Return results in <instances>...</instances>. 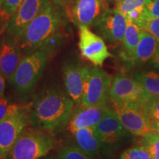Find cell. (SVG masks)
<instances>
[{"instance_id": "obj_1", "label": "cell", "mask_w": 159, "mask_h": 159, "mask_svg": "<svg viewBox=\"0 0 159 159\" xmlns=\"http://www.w3.org/2000/svg\"><path fill=\"white\" fill-rule=\"evenodd\" d=\"M74 105L67 93L61 89H46L30 104V125L49 131L63 128L67 125Z\"/></svg>"}, {"instance_id": "obj_2", "label": "cell", "mask_w": 159, "mask_h": 159, "mask_svg": "<svg viewBox=\"0 0 159 159\" xmlns=\"http://www.w3.org/2000/svg\"><path fill=\"white\" fill-rule=\"evenodd\" d=\"M64 18L63 7L49 4L29 24L19 37L22 52L25 55L45 45L57 44Z\"/></svg>"}, {"instance_id": "obj_3", "label": "cell", "mask_w": 159, "mask_h": 159, "mask_svg": "<svg viewBox=\"0 0 159 159\" xmlns=\"http://www.w3.org/2000/svg\"><path fill=\"white\" fill-rule=\"evenodd\" d=\"M56 45H45L24 55L14 74L9 79L16 94L25 96L31 92L42 75Z\"/></svg>"}, {"instance_id": "obj_4", "label": "cell", "mask_w": 159, "mask_h": 159, "mask_svg": "<svg viewBox=\"0 0 159 159\" xmlns=\"http://www.w3.org/2000/svg\"><path fill=\"white\" fill-rule=\"evenodd\" d=\"M57 141L49 130L26 128L6 159H41L55 148Z\"/></svg>"}, {"instance_id": "obj_5", "label": "cell", "mask_w": 159, "mask_h": 159, "mask_svg": "<svg viewBox=\"0 0 159 159\" xmlns=\"http://www.w3.org/2000/svg\"><path fill=\"white\" fill-rule=\"evenodd\" d=\"M83 93L80 103L83 106L106 105L112 83L111 77L98 66L82 67Z\"/></svg>"}, {"instance_id": "obj_6", "label": "cell", "mask_w": 159, "mask_h": 159, "mask_svg": "<svg viewBox=\"0 0 159 159\" xmlns=\"http://www.w3.org/2000/svg\"><path fill=\"white\" fill-rule=\"evenodd\" d=\"M30 125V104H21L0 122V158L6 159L24 130Z\"/></svg>"}, {"instance_id": "obj_7", "label": "cell", "mask_w": 159, "mask_h": 159, "mask_svg": "<svg viewBox=\"0 0 159 159\" xmlns=\"http://www.w3.org/2000/svg\"><path fill=\"white\" fill-rule=\"evenodd\" d=\"M95 128L100 142L101 152L105 156H110L118 150L130 134L112 109H109Z\"/></svg>"}, {"instance_id": "obj_8", "label": "cell", "mask_w": 159, "mask_h": 159, "mask_svg": "<svg viewBox=\"0 0 159 159\" xmlns=\"http://www.w3.org/2000/svg\"><path fill=\"white\" fill-rule=\"evenodd\" d=\"M109 97L112 102L134 103L142 106L148 95L140 83L123 74L116 75L111 83Z\"/></svg>"}, {"instance_id": "obj_9", "label": "cell", "mask_w": 159, "mask_h": 159, "mask_svg": "<svg viewBox=\"0 0 159 159\" xmlns=\"http://www.w3.org/2000/svg\"><path fill=\"white\" fill-rule=\"evenodd\" d=\"M112 110L130 134L142 137L153 132L141 105L130 102H113Z\"/></svg>"}, {"instance_id": "obj_10", "label": "cell", "mask_w": 159, "mask_h": 159, "mask_svg": "<svg viewBox=\"0 0 159 159\" xmlns=\"http://www.w3.org/2000/svg\"><path fill=\"white\" fill-rule=\"evenodd\" d=\"M107 0H74L67 7L66 15L77 27H91L108 8Z\"/></svg>"}, {"instance_id": "obj_11", "label": "cell", "mask_w": 159, "mask_h": 159, "mask_svg": "<svg viewBox=\"0 0 159 159\" xmlns=\"http://www.w3.org/2000/svg\"><path fill=\"white\" fill-rule=\"evenodd\" d=\"M128 19L116 8L108 7L93 25L97 34L112 44L122 42L126 30Z\"/></svg>"}, {"instance_id": "obj_12", "label": "cell", "mask_w": 159, "mask_h": 159, "mask_svg": "<svg viewBox=\"0 0 159 159\" xmlns=\"http://www.w3.org/2000/svg\"><path fill=\"white\" fill-rule=\"evenodd\" d=\"M78 28V47L81 55L94 66H102L105 60L112 57L104 39L88 27L81 26Z\"/></svg>"}, {"instance_id": "obj_13", "label": "cell", "mask_w": 159, "mask_h": 159, "mask_svg": "<svg viewBox=\"0 0 159 159\" xmlns=\"http://www.w3.org/2000/svg\"><path fill=\"white\" fill-rule=\"evenodd\" d=\"M49 4L51 0H23L9 19L6 34L19 39L29 24Z\"/></svg>"}, {"instance_id": "obj_14", "label": "cell", "mask_w": 159, "mask_h": 159, "mask_svg": "<svg viewBox=\"0 0 159 159\" xmlns=\"http://www.w3.org/2000/svg\"><path fill=\"white\" fill-rule=\"evenodd\" d=\"M19 39L5 35L0 40V74L5 80L13 76L22 59Z\"/></svg>"}, {"instance_id": "obj_15", "label": "cell", "mask_w": 159, "mask_h": 159, "mask_svg": "<svg viewBox=\"0 0 159 159\" xmlns=\"http://www.w3.org/2000/svg\"><path fill=\"white\" fill-rule=\"evenodd\" d=\"M109 109L106 105L90 107L78 105L75 109L73 108L67 122L68 130L72 134L78 129L95 127Z\"/></svg>"}, {"instance_id": "obj_16", "label": "cell", "mask_w": 159, "mask_h": 159, "mask_svg": "<svg viewBox=\"0 0 159 159\" xmlns=\"http://www.w3.org/2000/svg\"><path fill=\"white\" fill-rule=\"evenodd\" d=\"M82 66L77 60H69L63 65V75L67 94L75 105L80 103L83 93Z\"/></svg>"}, {"instance_id": "obj_17", "label": "cell", "mask_w": 159, "mask_h": 159, "mask_svg": "<svg viewBox=\"0 0 159 159\" xmlns=\"http://www.w3.org/2000/svg\"><path fill=\"white\" fill-rule=\"evenodd\" d=\"M71 135V144L92 159L98 158L101 152V144L95 127L78 129Z\"/></svg>"}, {"instance_id": "obj_18", "label": "cell", "mask_w": 159, "mask_h": 159, "mask_svg": "<svg viewBox=\"0 0 159 159\" xmlns=\"http://www.w3.org/2000/svg\"><path fill=\"white\" fill-rule=\"evenodd\" d=\"M158 45L156 39L148 32L144 30L134 54L128 63L131 66H141L150 61L156 53Z\"/></svg>"}, {"instance_id": "obj_19", "label": "cell", "mask_w": 159, "mask_h": 159, "mask_svg": "<svg viewBox=\"0 0 159 159\" xmlns=\"http://www.w3.org/2000/svg\"><path fill=\"white\" fill-rule=\"evenodd\" d=\"M143 31L144 30L140 26L128 20V25L122 41L123 52L122 54V58L127 63L134 54L135 49L140 41Z\"/></svg>"}, {"instance_id": "obj_20", "label": "cell", "mask_w": 159, "mask_h": 159, "mask_svg": "<svg viewBox=\"0 0 159 159\" xmlns=\"http://www.w3.org/2000/svg\"><path fill=\"white\" fill-rule=\"evenodd\" d=\"M136 79L142 84L145 92L149 97H159V74L154 71H144L137 73L135 75Z\"/></svg>"}, {"instance_id": "obj_21", "label": "cell", "mask_w": 159, "mask_h": 159, "mask_svg": "<svg viewBox=\"0 0 159 159\" xmlns=\"http://www.w3.org/2000/svg\"><path fill=\"white\" fill-rule=\"evenodd\" d=\"M142 146L148 151L152 159H159L158 134L156 132H151L142 136Z\"/></svg>"}, {"instance_id": "obj_22", "label": "cell", "mask_w": 159, "mask_h": 159, "mask_svg": "<svg viewBox=\"0 0 159 159\" xmlns=\"http://www.w3.org/2000/svg\"><path fill=\"white\" fill-rule=\"evenodd\" d=\"M150 123L159 121V97H149L142 106Z\"/></svg>"}, {"instance_id": "obj_23", "label": "cell", "mask_w": 159, "mask_h": 159, "mask_svg": "<svg viewBox=\"0 0 159 159\" xmlns=\"http://www.w3.org/2000/svg\"><path fill=\"white\" fill-rule=\"evenodd\" d=\"M57 159H92L74 145L61 147L57 153Z\"/></svg>"}, {"instance_id": "obj_24", "label": "cell", "mask_w": 159, "mask_h": 159, "mask_svg": "<svg viewBox=\"0 0 159 159\" xmlns=\"http://www.w3.org/2000/svg\"><path fill=\"white\" fill-rule=\"evenodd\" d=\"M139 26L144 31L150 33L156 39L159 44V17H149L145 14Z\"/></svg>"}, {"instance_id": "obj_25", "label": "cell", "mask_w": 159, "mask_h": 159, "mask_svg": "<svg viewBox=\"0 0 159 159\" xmlns=\"http://www.w3.org/2000/svg\"><path fill=\"white\" fill-rule=\"evenodd\" d=\"M147 0H120L115 5V8L125 16L136 7L144 6Z\"/></svg>"}, {"instance_id": "obj_26", "label": "cell", "mask_w": 159, "mask_h": 159, "mask_svg": "<svg viewBox=\"0 0 159 159\" xmlns=\"http://www.w3.org/2000/svg\"><path fill=\"white\" fill-rule=\"evenodd\" d=\"M120 159H152L144 147L139 146L128 149L121 155Z\"/></svg>"}, {"instance_id": "obj_27", "label": "cell", "mask_w": 159, "mask_h": 159, "mask_svg": "<svg viewBox=\"0 0 159 159\" xmlns=\"http://www.w3.org/2000/svg\"><path fill=\"white\" fill-rule=\"evenodd\" d=\"M22 2L23 0H3L2 13L10 19Z\"/></svg>"}, {"instance_id": "obj_28", "label": "cell", "mask_w": 159, "mask_h": 159, "mask_svg": "<svg viewBox=\"0 0 159 159\" xmlns=\"http://www.w3.org/2000/svg\"><path fill=\"white\" fill-rule=\"evenodd\" d=\"M20 105L21 104H16V103L11 104L8 99H6L5 97H2L0 98V122L10 113L19 108Z\"/></svg>"}, {"instance_id": "obj_29", "label": "cell", "mask_w": 159, "mask_h": 159, "mask_svg": "<svg viewBox=\"0 0 159 159\" xmlns=\"http://www.w3.org/2000/svg\"><path fill=\"white\" fill-rule=\"evenodd\" d=\"M145 14H146V13H145L144 6H142V7H136V8L131 11L126 16V18L128 21H132V22L136 24L139 26L145 16Z\"/></svg>"}, {"instance_id": "obj_30", "label": "cell", "mask_w": 159, "mask_h": 159, "mask_svg": "<svg viewBox=\"0 0 159 159\" xmlns=\"http://www.w3.org/2000/svg\"><path fill=\"white\" fill-rule=\"evenodd\" d=\"M144 9L148 16L159 17V0H147Z\"/></svg>"}, {"instance_id": "obj_31", "label": "cell", "mask_w": 159, "mask_h": 159, "mask_svg": "<svg viewBox=\"0 0 159 159\" xmlns=\"http://www.w3.org/2000/svg\"><path fill=\"white\" fill-rule=\"evenodd\" d=\"M9 19L5 16L2 13H0V36L5 33L7 27V24H8Z\"/></svg>"}, {"instance_id": "obj_32", "label": "cell", "mask_w": 159, "mask_h": 159, "mask_svg": "<svg viewBox=\"0 0 159 159\" xmlns=\"http://www.w3.org/2000/svg\"><path fill=\"white\" fill-rule=\"evenodd\" d=\"M150 61V63L152 64V66L155 69L159 70V46L158 45V48H157L156 53H155L153 57L151 58Z\"/></svg>"}, {"instance_id": "obj_33", "label": "cell", "mask_w": 159, "mask_h": 159, "mask_svg": "<svg viewBox=\"0 0 159 159\" xmlns=\"http://www.w3.org/2000/svg\"><path fill=\"white\" fill-rule=\"evenodd\" d=\"M5 89V79L0 74V98L3 97Z\"/></svg>"}, {"instance_id": "obj_34", "label": "cell", "mask_w": 159, "mask_h": 159, "mask_svg": "<svg viewBox=\"0 0 159 159\" xmlns=\"http://www.w3.org/2000/svg\"><path fill=\"white\" fill-rule=\"evenodd\" d=\"M151 128H152L153 132H156L159 134V121L158 122H152L150 123Z\"/></svg>"}, {"instance_id": "obj_35", "label": "cell", "mask_w": 159, "mask_h": 159, "mask_svg": "<svg viewBox=\"0 0 159 159\" xmlns=\"http://www.w3.org/2000/svg\"><path fill=\"white\" fill-rule=\"evenodd\" d=\"M52 2L57 7H63L61 5V0H52Z\"/></svg>"}, {"instance_id": "obj_36", "label": "cell", "mask_w": 159, "mask_h": 159, "mask_svg": "<svg viewBox=\"0 0 159 159\" xmlns=\"http://www.w3.org/2000/svg\"><path fill=\"white\" fill-rule=\"evenodd\" d=\"M73 1H74V0H61V5H62L63 7H66V6L69 5V4Z\"/></svg>"}, {"instance_id": "obj_37", "label": "cell", "mask_w": 159, "mask_h": 159, "mask_svg": "<svg viewBox=\"0 0 159 159\" xmlns=\"http://www.w3.org/2000/svg\"><path fill=\"white\" fill-rule=\"evenodd\" d=\"M109 5H116V3H118L120 0H107Z\"/></svg>"}, {"instance_id": "obj_38", "label": "cell", "mask_w": 159, "mask_h": 159, "mask_svg": "<svg viewBox=\"0 0 159 159\" xmlns=\"http://www.w3.org/2000/svg\"><path fill=\"white\" fill-rule=\"evenodd\" d=\"M2 5H3V0H0V13L2 10Z\"/></svg>"}, {"instance_id": "obj_39", "label": "cell", "mask_w": 159, "mask_h": 159, "mask_svg": "<svg viewBox=\"0 0 159 159\" xmlns=\"http://www.w3.org/2000/svg\"><path fill=\"white\" fill-rule=\"evenodd\" d=\"M42 159H54L52 157H49V158H42Z\"/></svg>"}, {"instance_id": "obj_40", "label": "cell", "mask_w": 159, "mask_h": 159, "mask_svg": "<svg viewBox=\"0 0 159 159\" xmlns=\"http://www.w3.org/2000/svg\"><path fill=\"white\" fill-rule=\"evenodd\" d=\"M158 46H159V44H158Z\"/></svg>"}, {"instance_id": "obj_41", "label": "cell", "mask_w": 159, "mask_h": 159, "mask_svg": "<svg viewBox=\"0 0 159 159\" xmlns=\"http://www.w3.org/2000/svg\"><path fill=\"white\" fill-rule=\"evenodd\" d=\"M0 159H1V158H0Z\"/></svg>"}]
</instances>
